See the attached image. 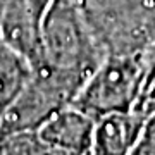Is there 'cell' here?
Returning <instances> with one entry per match:
<instances>
[{
	"instance_id": "1",
	"label": "cell",
	"mask_w": 155,
	"mask_h": 155,
	"mask_svg": "<svg viewBox=\"0 0 155 155\" xmlns=\"http://www.w3.org/2000/svg\"><path fill=\"white\" fill-rule=\"evenodd\" d=\"M104 59L105 52L78 0H50L41 17V61L36 67L55 72L81 91Z\"/></svg>"
},
{
	"instance_id": "2",
	"label": "cell",
	"mask_w": 155,
	"mask_h": 155,
	"mask_svg": "<svg viewBox=\"0 0 155 155\" xmlns=\"http://www.w3.org/2000/svg\"><path fill=\"white\" fill-rule=\"evenodd\" d=\"M107 55L155 50V0H78Z\"/></svg>"
},
{
	"instance_id": "3",
	"label": "cell",
	"mask_w": 155,
	"mask_h": 155,
	"mask_svg": "<svg viewBox=\"0 0 155 155\" xmlns=\"http://www.w3.org/2000/svg\"><path fill=\"white\" fill-rule=\"evenodd\" d=\"M155 72V50L133 55H107L90 76L72 105L93 119L133 110Z\"/></svg>"
},
{
	"instance_id": "4",
	"label": "cell",
	"mask_w": 155,
	"mask_h": 155,
	"mask_svg": "<svg viewBox=\"0 0 155 155\" xmlns=\"http://www.w3.org/2000/svg\"><path fill=\"white\" fill-rule=\"evenodd\" d=\"M78 91L71 83L45 67H35L17 97L0 114V138L36 133L55 112L71 105Z\"/></svg>"
},
{
	"instance_id": "5",
	"label": "cell",
	"mask_w": 155,
	"mask_h": 155,
	"mask_svg": "<svg viewBox=\"0 0 155 155\" xmlns=\"http://www.w3.org/2000/svg\"><path fill=\"white\" fill-rule=\"evenodd\" d=\"M43 9L33 0H0V40L31 67L41 61V17Z\"/></svg>"
},
{
	"instance_id": "6",
	"label": "cell",
	"mask_w": 155,
	"mask_h": 155,
	"mask_svg": "<svg viewBox=\"0 0 155 155\" xmlns=\"http://www.w3.org/2000/svg\"><path fill=\"white\" fill-rule=\"evenodd\" d=\"M93 129V117L71 104L55 112L36 134L55 155H90Z\"/></svg>"
},
{
	"instance_id": "7",
	"label": "cell",
	"mask_w": 155,
	"mask_h": 155,
	"mask_svg": "<svg viewBox=\"0 0 155 155\" xmlns=\"http://www.w3.org/2000/svg\"><path fill=\"white\" fill-rule=\"evenodd\" d=\"M147 119V114L134 109L95 119L90 155H133Z\"/></svg>"
},
{
	"instance_id": "8",
	"label": "cell",
	"mask_w": 155,
	"mask_h": 155,
	"mask_svg": "<svg viewBox=\"0 0 155 155\" xmlns=\"http://www.w3.org/2000/svg\"><path fill=\"white\" fill-rule=\"evenodd\" d=\"M31 71V64L0 40V114L22 90Z\"/></svg>"
},
{
	"instance_id": "9",
	"label": "cell",
	"mask_w": 155,
	"mask_h": 155,
	"mask_svg": "<svg viewBox=\"0 0 155 155\" xmlns=\"http://www.w3.org/2000/svg\"><path fill=\"white\" fill-rule=\"evenodd\" d=\"M0 155H55L36 133H19L0 138Z\"/></svg>"
},
{
	"instance_id": "10",
	"label": "cell",
	"mask_w": 155,
	"mask_h": 155,
	"mask_svg": "<svg viewBox=\"0 0 155 155\" xmlns=\"http://www.w3.org/2000/svg\"><path fill=\"white\" fill-rule=\"evenodd\" d=\"M133 155H155V112L148 116Z\"/></svg>"
},
{
	"instance_id": "11",
	"label": "cell",
	"mask_w": 155,
	"mask_h": 155,
	"mask_svg": "<svg viewBox=\"0 0 155 155\" xmlns=\"http://www.w3.org/2000/svg\"><path fill=\"white\" fill-rule=\"evenodd\" d=\"M134 110L143 112L147 116H152L155 112V72H153V76L150 78L148 84H147L143 95L140 97L138 104L134 107Z\"/></svg>"
},
{
	"instance_id": "12",
	"label": "cell",
	"mask_w": 155,
	"mask_h": 155,
	"mask_svg": "<svg viewBox=\"0 0 155 155\" xmlns=\"http://www.w3.org/2000/svg\"><path fill=\"white\" fill-rule=\"evenodd\" d=\"M33 2H35V4H36V5H38V7H41L43 11H45V9H47V5H48V4H50V0H33Z\"/></svg>"
}]
</instances>
